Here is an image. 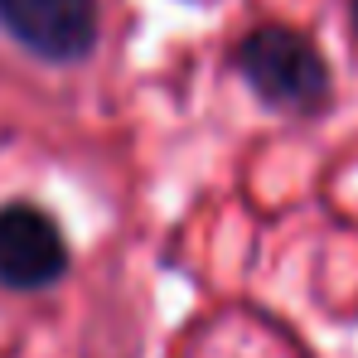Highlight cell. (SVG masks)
I'll use <instances>...</instances> for the list:
<instances>
[{"label": "cell", "instance_id": "1", "mask_svg": "<svg viewBox=\"0 0 358 358\" xmlns=\"http://www.w3.org/2000/svg\"><path fill=\"white\" fill-rule=\"evenodd\" d=\"M238 73L266 107L291 117H310L329 97V68L320 49L291 24H257L238 44Z\"/></svg>", "mask_w": 358, "mask_h": 358}, {"label": "cell", "instance_id": "2", "mask_svg": "<svg viewBox=\"0 0 358 358\" xmlns=\"http://www.w3.org/2000/svg\"><path fill=\"white\" fill-rule=\"evenodd\" d=\"M68 271V242L59 223L34 203L0 208V286L10 291H44Z\"/></svg>", "mask_w": 358, "mask_h": 358}, {"label": "cell", "instance_id": "3", "mask_svg": "<svg viewBox=\"0 0 358 358\" xmlns=\"http://www.w3.org/2000/svg\"><path fill=\"white\" fill-rule=\"evenodd\" d=\"M0 24L29 54L73 63L97 39V0H0Z\"/></svg>", "mask_w": 358, "mask_h": 358}, {"label": "cell", "instance_id": "4", "mask_svg": "<svg viewBox=\"0 0 358 358\" xmlns=\"http://www.w3.org/2000/svg\"><path fill=\"white\" fill-rule=\"evenodd\" d=\"M354 29H358V0H354Z\"/></svg>", "mask_w": 358, "mask_h": 358}]
</instances>
